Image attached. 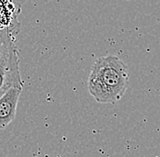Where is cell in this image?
<instances>
[{"instance_id": "6da1fadb", "label": "cell", "mask_w": 160, "mask_h": 157, "mask_svg": "<svg viewBox=\"0 0 160 157\" xmlns=\"http://www.w3.org/2000/svg\"><path fill=\"white\" fill-rule=\"evenodd\" d=\"M129 85L126 64L116 56H101L94 63L88 77V91L100 104H116L124 96Z\"/></svg>"}, {"instance_id": "7a4b0ae2", "label": "cell", "mask_w": 160, "mask_h": 157, "mask_svg": "<svg viewBox=\"0 0 160 157\" xmlns=\"http://www.w3.org/2000/svg\"><path fill=\"white\" fill-rule=\"evenodd\" d=\"M19 58L16 47L0 59V97L10 89L22 90Z\"/></svg>"}, {"instance_id": "3957f363", "label": "cell", "mask_w": 160, "mask_h": 157, "mask_svg": "<svg viewBox=\"0 0 160 157\" xmlns=\"http://www.w3.org/2000/svg\"><path fill=\"white\" fill-rule=\"evenodd\" d=\"M21 91L19 89H10L0 97V130L7 127L16 117Z\"/></svg>"}, {"instance_id": "277c9868", "label": "cell", "mask_w": 160, "mask_h": 157, "mask_svg": "<svg viewBox=\"0 0 160 157\" xmlns=\"http://www.w3.org/2000/svg\"><path fill=\"white\" fill-rule=\"evenodd\" d=\"M13 33L10 28L0 30V59L15 47L12 40Z\"/></svg>"}]
</instances>
